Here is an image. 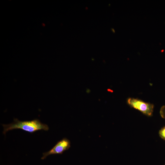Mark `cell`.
Wrapping results in <instances>:
<instances>
[{"instance_id": "obj_6", "label": "cell", "mask_w": 165, "mask_h": 165, "mask_svg": "<svg viewBox=\"0 0 165 165\" xmlns=\"http://www.w3.org/2000/svg\"><path fill=\"white\" fill-rule=\"evenodd\" d=\"M164 165H165V164Z\"/></svg>"}, {"instance_id": "obj_2", "label": "cell", "mask_w": 165, "mask_h": 165, "mask_svg": "<svg viewBox=\"0 0 165 165\" xmlns=\"http://www.w3.org/2000/svg\"><path fill=\"white\" fill-rule=\"evenodd\" d=\"M127 102L130 107L138 110L144 114L148 116L152 115L154 108L153 104L133 98H128Z\"/></svg>"}, {"instance_id": "obj_5", "label": "cell", "mask_w": 165, "mask_h": 165, "mask_svg": "<svg viewBox=\"0 0 165 165\" xmlns=\"http://www.w3.org/2000/svg\"><path fill=\"white\" fill-rule=\"evenodd\" d=\"M160 114L162 118L165 119V105L161 107L160 110Z\"/></svg>"}, {"instance_id": "obj_1", "label": "cell", "mask_w": 165, "mask_h": 165, "mask_svg": "<svg viewBox=\"0 0 165 165\" xmlns=\"http://www.w3.org/2000/svg\"><path fill=\"white\" fill-rule=\"evenodd\" d=\"M2 125L4 128L3 133L4 134L8 131L15 129H21L30 133L41 130L47 131L49 129L47 125L42 123L38 119L22 121L14 119L13 123Z\"/></svg>"}, {"instance_id": "obj_3", "label": "cell", "mask_w": 165, "mask_h": 165, "mask_svg": "<svg viewBox=\"0 0 165 165\" xmlns=\"http://www.w3.org/2000/svg\"><path fill=\"white\" fill-rule=\"evenodd\" d=\"M70 146V141L66 138H64L58 141L50 151L43 153V156L41 159L44 160L48 156L51 155L62 154L64 151L68 149Z\"/></svg>"}, {"instance_id": "obj_4", "label": "cell", "mask_w": 165, "mask_h": 165, "mask_svg": "<svg viewBox=\"0 0 165 165\" xmlns=\"http://www.w3.org/2000/svg\"><path fill=\"white\" fill-rule=\"evenodd\" d=\"M159 134L161 138L165 140V126L163 127L160 130Z\"/></svg>"}]
</instances>
